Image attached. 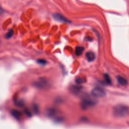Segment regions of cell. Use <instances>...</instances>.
<instances>
[{
    "mask_svg": "<svg viewBox=\"0 0 129 129\" xmlns=\"http://www.w3.org/2000/svg\"><path fill=\"white\" fill-rule=\"evenodd\" d=\"M112 114L114 117L117 118L125 117L129 114V107L125 105H117L113 108Z\"/></svg>",
    "mask_w": 129,
    "mask_h": 129,
    "instance_id": "1",
    "label": "cell"
},
{
    "mask_svg": "<svg viewBox=\"0 0 129 129\" xmlns=\"http://www.w3.org/2000/svg\"><path fill=\"white\" fill-rule=\"evenodd\" d=\"M97 103V100L95 97L89 95H85L83 97L81 103V108L83 109H86L88 107L95 106Z\"/></svg>",
    "mask_w": 129,
    "mask_h": 129,
    "instance_id": "2",
    "label": "cell"
},
{
    "mask_svg": "<svg viewBox=\"0 0 129 129\" xmlns=\"http://www.w3.org/2000/svg\"><path fill=\"white\" fill-rule=\"evenodd\" d=\"M91 95L95 98H102L106 95L105 91L101 88L96 87L91 91Z\"/></svg>",
    "mask_w": 129,
    "mask_h": 129,
    "instance_id": "3",
    "label": "cell"
},
{
    "mask_svg": "<svg viewBox=\"0 0 129 129\" xmlns=\"http://www.w3.org/2000/svg\"><path fill=\"white\" fill-rule=\"evenodd\" d=\"M53 17L55 20L60 22L66 23H71V22L69 20H68L66 18H65L63 16L60 14H54L53 15Z\"/></svg>",
    "mask_w": 129,
    "mask_h": 129,
    "instance_id": "4",
    "label": "cell"
},
{
    "mask_svg": "<svg viewBox=\"0 0 129 129\" xmlns=\"http://www.w3.org/2000/svg\"><path fill=\"white\" fill-rule=\"evenodd\" d=\"M34 85L39 88H44L47 86V82L44 79L40 78L38 81L34 83Z\"/></svg>",
    "mask_w": 129,
    "mask_h": 129,
    "instance_id": "5",
    "label": "cell"
},
{
    "mask_svg": "<svg viewBox=\"0 0 129 129\" xmlns=\"http://www.w3.org/2000/svg\"><path fill=\"white\" fill-rule=\"evenodd\" d=\"M82 90V87L79 85H73L70 88L71 92L74 94H78Z\"/></svg>",
    "mask_w": 129,
    "mask_h": 129,
    "instance_id": "6",
    "label": "cell"
},
{
    "mask_svg": "<svg viewBox=\"0 0 129 129\" xmlns=\"http://www.w3.org/2000/svg\"><path fill=\"white\" fill-rule=\"evenodd\" d=\"M11 114L14 118L17 119H20L22 116V113L20 111L16 109H12L11 111Z\"/></svg>",
    "mask_w": 129,
    "mask_h": 129,
    "instance_id": "7",
    "label": "cell"
},
{
    "mask_svg": "<svg viewBox=\"0 0 129 129\" xmlns=\"http://www.w3.org/2000/svg\"><path fill=\"white\" fill-rule=\"evenodd\" d=\"M86 58L88 61L91 62L95 59V55L94 52L92 51H89L86 53Z\"/></svg>",
    "mask_w": 129,
    "mask_h": 129,
    "instance_id": "8",
    "label": "cell"
},
{
    "mask_svg": "<svg viewBox=\"0 0 129 129\" xmlns=\"http://www.w3.org/2000/svg\"><path fill=\"white\" fill-rule=\"evenodd\" d=\"M116 80L118 84L121 86H126L127 84V80L121 76H117L116 77Z\"/></svg>",
    "mask_w": 129,
    "mask_h": 129,
    "instance_id": "9",
    "label": "cell"
},
{
    "mask_svg": "<svg viewBox=\"0 0 129 129\" xmlns=\"http://www.w3.org/2000/svg\"><path fill=\"white\" fill-rule=\"evenodd\" d=\"M84 50V48L82 46H77L75 48V54L77 56H80L82 55Z\"/></svg>",
    "mask_w": 129,
    "mask_h": 129,
    "instance_id": "10",
    "label": "cell"
},
{
    "mask_svg": "<svg viewBox=\"0 0 129 129\" xmlns=\"http://www.w3.org/2000/svg\"><path fill=\"white\" fill-rule=\"evenodd\" d=\"M56 113V110L54 109H52V108H49V109H47V111L46 112V115L50 117H53L55 115Z\"/></svg>",
    "mask_w": 129,
    "mask_h": 129,
    "instance_id": "11",
    "label": "cell"
},
{
    "mask_svg": "<svg viewBox=\"0 0 129 129\" xmlns=\"http://www.w3.org/2000/svg\"><path fill=\"white\" fill-rule=\"evenodd\" d=\"M14 34V30L13 29H10L5 35V38L6 39H10Z\"/></svg>",
    "mask_w": 129,
    "mask_h": 129,
    "instance_id": "12",
    "label": "cell"
},
{
    "mask_svg": "<svg viewBox=\"0 0 129 129\" xmlns=\"http://www.w3.org/2000/svg\"><path fill=\"white\" fill-rule=\"evenodd\" d=\"M15 105L18 106V107H23L24 106V102L23 101V100H16L15 101Z\"/></svg>",
    "mask_w": 129,
    "mask_h": 129,
    "instance_id": "13",
    "label": "cell"
},
{
    "mask_svg": "<svg viewBox=\"0 0 129 129\" xmlns=\"http://www.w3.org/2000/svg\"><path fill=\"white\" fill-rule=\"evenodd\" d=\"M104 80L105 81V82L107 84H110L111 83V80L110 79V77L109 76V75L108 74H104Z\"/></svg>",
    "mask_w": 129,
    "mask_h": 129,
    "instance_id": "14",
    "label": "cell"
},
{
    "mask_svg": "<svg viewBox=\"0 0 129 129\" xmlns=\"http://www.w3.org/2000/svg\"><path fill=\"white\" fill-rule=\"evenodd\" d=\"M86 82V80L81 78H77L75 79V82L77 84H81L84 83Z\"/></svg>",
    "mask_w": 129,
    "mask_h": 129,
    "instance_id": "15",
    "label": "cell"
},
{
    "mask_svg": "<svg viewBox=\"0 0 129 129\" xmlns=\"http://www.w3.org/2000/svg\"><path fill=\"white\" fill-rule=\"evenodd\" d=\"M37 62L39 64H42V65H44L46 63L47 61L44 60V59H38L37 60Z\"/></svg>",
    "mask_w": 129,
    "mask_h": 129,
    "instance_id": "16",
    "label": "cell"
},
{
    "mask_svg": "<svg viewBox=\"0 0 129 129\" xmlns=\"http://www.w3.org/2000/svg\"><path fill=\"white\" fill-rule=\"evenodd\" d=\"M33 110L35 112V113H37L38 112V108L37 106L36 105L34 104L33 106Z\"/></svg>",
    "mask_w": 129,
    "mask_h": 129,
    "instance_id": "17",
    "label": "cell"
},
{
    "mask_svg": "<svg viewBox=\"0 0 129 129\" xmlns=\"http://www.w3.org/2000/svg\"><path fill=\"white\" fill-rule=\"evenodd\" d=\"M24 111H25V113L27 114V116H31V114L30 112L28 109H25V110H24Z\"/></svg>",
    "mask_w": 129,
    "mask_h": 129,
    "instance_id": "18",
    "label": "cell"
}]
</instances>
